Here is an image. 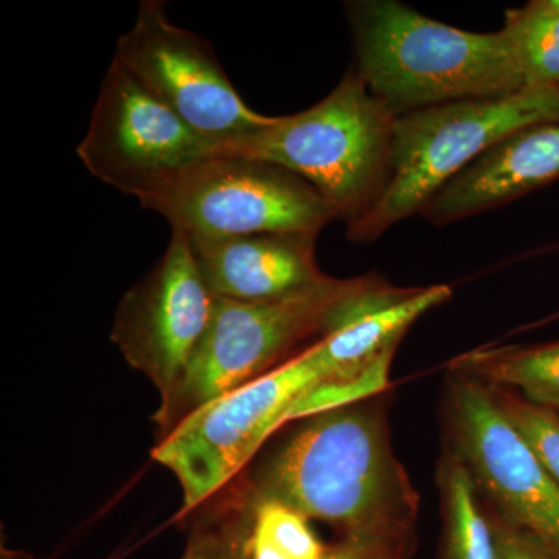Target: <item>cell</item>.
Listing matches in <instances>:
<instances>
[{
	"instance_id": "obj_20",
	"label": "cell",
	"mask_w": 559,
	"mask_h": 559,
	"mask_svg": "<svg viewBox=\"0 0 559 559\" xmlns=\"http://www.w3.org/2000/svg\"><path fill=\"white\" fill-rule=\"evenodd\" d=\"M415 549V525L341 536L322 559H411Z\"/></svg>"
},
{
	"instance_id": "obj_10",
	"label": "cell",
	"mask_w": 559,
	"mask_h": 559,
	"mask_svg": "<svg viewBox=\"0 0 559 559\" xmlns=\"http://www.w3.org/2000/svg\"><path fill=\"white\" fill-rule=\"evenodd\" d=\"M447 418L448 447L468 466L487 506L559 559V484L500 411L492 389L452 371Z\"/></svg>"
},
{
	"instance_id": "obj_1",
	"label": "cell",
	"mask_w": 559,
	"mask_h": 559,
	"mask_svg": "<svg viewBox=\"0 0 559 559\" xmlns=\"http://www.w3.org/2000/svg\"><path fill=\"white\" fill-rule=\"evenodd\" d=\"M237 480L253 503H282L341 536L417 524L418 495L393 452L378 401L304 418Z\"/></svg>"
},
{
	"instance_id": "obj_19",
	"label": "cell",
	"mask_w": 559,
	"mask_h": 559,
	"mask_svg": "<svg viewBox=\"0 0 559 559\" xmlns=\"http://www.w3.org/2000/svg\"><path fill=\"white\" fill-rule=\"evenodd\" d=\"M489 388L500 411L559 484V411L530 403L513 390Z\"/></svg>"
},
{
	"instance_id": "obj_16",
	"label": "cell",
	"mask_w": 559,
	"mask_h": 559,
	"mask_svg": "<svg viewBox=\"0 0 559 559\" xmlns=\"http://www.w3.org/2000/svg\"><path fill=\"white\" fill-rule=\"evenodd\" d=\"M503 35L527 90H559V11L550 0L507 11Z\"/></svg>"
},
{
	"instance_id": "obj_3",
	"label": "cell",
	"mask_w": 559,
	"mask_h": 559,
	"mask_svg": "<svg viewBox=\"0 0 559 559\" xmlns=\"http://www.w3.org/2000/svg\"><path fill=\"white\" fill-rule=\"evenodd\" d=\"M356 73L395 117L527 90L502 28L451 27L396 0L348 2Z\"/></svg>"
},
{
	"instance_id": "obj_21",
	"label": "cell",
	"mask_w": 559,
	"mask_h": 559,
	"mask_svg": "<svg viewBox=\"0 0 559 559\" xmlns=\"http://www.w3.org/2000/svg\"><path fill=\"white\" fill-rule=\"evenodd\" d=\"M487 509L495 528L499 559H555L551 551L528 530L500 516L491 507L487 506Z\"/></svg>"
},
{
	"instance_id": "obj_12",
	"label": "cell",
	"mask_w": 559,
	"mask_h": 559,
	"mask_svg": "<svg viewBox=\"0 0 559 559\" xmlns=\"http://www.w3.org/2000/svg\"><path fill=\"white\" fill-rule=\"evenodd\" d=\"M316 235L266 234L190 241L205 285L215 299L271 301L322 285Z\"/></svg>"
},
{
	"instance_id": "obj_15",
	"label": "cell",
	"mask_w": 559,
	"mask_h": 559,
	"mask_svg": "<svg viewBox=\"0 0 559 559\" xmlns=\"http://www.w3.org/2000/svg\"><path fill=\"white\" fill-rule=\"evenodd\" d=\"M451 371L492 388L520 390L530 403L559 411V342L476 349L455 359Z\"/></svg>"
},
{
	"instance_id": "obj_17",
	"label": "cell",
	"mask_w": 559,
	"mask_h": 559,
	"mask_svg": "<svg viewBox=\"0 0 559 559\" xmlns=\"http://www.w3.org/2000/svg\"><path fill=\"white\" fill-rule=\"evenodd\" d=\"M207 502L180 559H252L253 503L240 481Z\"/></svg>"
},
{
	"instance_id": "obj_7",
	"label": "cell",
	"mask_w": 559,
	"mask_h": 559,
	"mask_svg": "<svg viewBox=\"0 0 559 559\" xmlns=\"http://www.w3.org/2000/svg\"><path fill=\"white\" fill-rule=\"evenodd\" d=\"M190 241L316 235L337 219L307 180L270 162L219 154L142 202Z\"/></svg>"
},
{
	"instance_id": "obj_4",
	"label": "cell",
	"mask_w": 559,
	"mask_h": 559,
	"mask_svg": "<svg viewBox=\"0 0 559 559\" xmlns=\"http://www.w3.org/2000/svg\"><path fill=\"white\" fill-rule=\"evenodd\" d=\"M396 117L349 69L323 100L223 146V154L270 162L307 180L347 229L388 189Z\"/></svg>"
},
{
	"instance_id": "obj_9",
	"label": "cell",
	"mask_w": 559,
	"mask_h": 559,
	"mask_svg": "<svg viewBox=\"0 0 559 559\" xmlns=\"http://www.w3.org/2000/svg\"><path fill=\"white\" fill-rule=\"evenodd\" d=\"M114 60L193 130L221 145L267 127L274 117L250 108L210 44L170 21L165 2L143 0Z\"/></svg>"
},
{
	"instance_id": "obj_14",
	"label": "cell",
	"mask_w": 559,
	"mask_h": 559,
	"mask_svg": "<svg viewBox=\"0 0 559 559\" xmlns=\"http://www.w3.org/2000/svg\"><path fill=\"white\" fill-rule=\"evenodd\" d=\"M443 539L440 559H499L487 503L457 452L450 447L439 466Z\"/></svg>"
},
{
	"instance_id": "obj_5",
	"label": "cell",
	"mask_w": 559,
	"mask_h": 559,
	"mask_svg": "<svg viewBox=\"0 0 559 559\" xmlns=\"http://www.w3.org/2000/svg\"><path fill=\"white\" fill-rule=\"evenodd\" d=\"M559 120V90H524L506 97L432 106L396 117L388 189L369 215L347 229L352 242H373L421 213L455 176L503 139Z\"/></svg>"
},
{
	"instance_id": "obj_2",
	"label": "cell",
	"mask_w": 559,
	"mask_h": 559,
	"mask_svg": "<svg viewBox=\"0 0 559 559\" xmlns=\"http://www.w3.org/2000/svg\"><path fill=\"white\" fill-rule=\"evenodd\" d=\"M409 290L367 275L329 277L316 288L278 300L215 299L209 329L186 374L154 415L157 439L212 401L275 369L304 342L322 340L348 320L403 299Z\"/></svg>"
},
{
	"instance_id": "obj_6",
	"label": "cell",
	"mask_w": 559,
	"mask_h": 559,
	"mask_svg": "<svg viewBox=\"0 0 559 559\" xmlns=\"http://www.w3.org/2000/svg\"><path fill=\"white\" fill-rule=\"evenodd\" d=\"M340 378L347 377L318 341L183 419L153 451L179 480L183 509H198L237 479L267 437L288 423L297 401Z\"/></svg>"
},
{
	"instance_id": "obj_13",
	"label": "cell",
	"mask_w": 559,
	"mask_h": 559,
	"mask_svg": "<svg viewBox=\"0 0 559 559\" xmlns=\"http://www.w3.org/2000/svg\"><path fill=\"white\" fill-rule=\"evenodd\" d=\"M559 178V120L522 128L455 176L419 215L437 226L509 204Z\"/></svg>"
},
{
	"instance_id": "obj_18",
	"label": "cell",
	"mask_w": 559,
	"mask_h": 559,
	"mask_svg": "<svg viewBox=\"0 0 559 559\" xmlns=\"http://www.w3.org/2000/svg\"><path fill=\"white\" fill-rule=\"evenodd\" d=\"M326 549L297 511L277 502L253 503L252 559H322Z\"/></svg>"
},
{
	"instance_id": "obj_8",
	"label": "cell",
	"mask_w": 559,
	"mask_h": 559,
	"mask_svg": "<svg viewBox=\"0 0 559 559\" xmlns=\"http://www.w3.org/2000/svg\"><path fill=\"white\" fill-rule=\"evenodd\" d=\"M76 154L94 178L142 204L223 154V145L193 130L112 58Z\"/></svg>"
},
{
	"instance_id": "obj_22",
	"label": "cell",
	"mask_w": 559,
	"mask_h": 559,
	"mask_svg": "<svg viewBox=\"0 0 559 559\" xmlns=\"http://www.w3.org/2000/svg\"><path fill=\"white\" fill-rule=\"evenodd\" d=\"M551 5H554V9H557L559 11V0H550Z\"/></svg>"
},
{
	"instance_id": "obj_11",
	"label": "cell",
	"mask_w": 559,
	"mask_h": 559,
	"mask_svg": "<svg viewBox=\"0 0 559 559\" xmlns=\"http://www.w3.org/2000/svg\"><path fill=\"white\" fill-rule=\"evenodd\" d=\"M213 307L215 297L202 278L189 238L173 231L153 270L121 297L110 340L164 401L186 374Z\"/></svg>"
}]
</instances>
